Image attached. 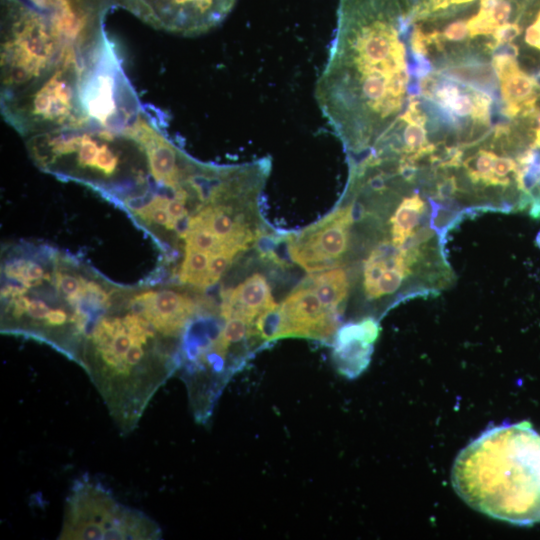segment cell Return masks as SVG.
Wrapping results in <instances>:
<instances>
[{"instance_id": "5b68a950", "label": "cell", "mask_w": 540, "mask_h": 540, "mask_svg": "<svg viewBox=\"0 0 540 540\" xmlns=\"http://www.w3.org/2000/svg\"><path fill=\"white\" fill-rule=\"evenodd\" d=\"M158 532L154 522L117 503L101 485L81 481L67 499L60 539H155Z\"/></svg>"}, {"instance_id": "ffe728a7", "label": "cell", "mask_w": 540, "mask_h": 540, "mask_svg": "<svg viewBox=\"0 0 540 540\" xmlns=\"http://www.w3.org/2000/svg\"><path fill=\"white\" fill-rule=\"evenodd\" d=\"M141 216L151 219L157 224L164 225L168 229H175L173 220L166 207H154L142 213Z\"/></svg>"}, {"instance_id": "9a60e30c", "label": "cell", "mask_w": 540, "mask_h": 540, "mask_svg": "<svg viewBox=\"0 0 540 540\" xmlns=\"http://www.w3.org/2000/svg\"><path fill=\"white\" fill-rule=\"evenodd\" d=\"M210 254L186 246V255L181 267L180 280L196 287H208Z\"/></svg>"}, {"instance_id": "d6986e66", "label": "cell", "mask_w": 540, "mask_h": 540, "mask_svg": "<svg viewBox=\"0 0 540 540\" xmlns=\"http://www.w3.org/2000/svg\"><path fill=\"white\" fill-rule=\"evenodd\" d=\"M57 280L61 291L69 297H76L82 290V279L79 281L73 275L58 273Z\"/></svg>"}, {"instance_id": "7a4b0ae2", "label": "cell", "mask_w": 540, "mask_h": 540, "mask_svg": "<svg viewBox=\"0 0 540 540\" xmlns=\"http://www.w3.org/2000/svg\"><path fill=\"white\" fill-rule=\"evenodd\" d=\"M81 46L28 0H1V101L48 77Z\"/></svg>"}, {"instance_id": "8992f818", "label": "cell", "mask_w": 540, "mask_h": 540, "mask_svg": "<svg viewBox=\"0 0 540 540\" xmlns=\"http://www.w3.org/2000/svg\"><path fill=\"white\" fill-rule=\"evenodd\" d=\"M237 0H123L122 8L155 29L197 36L220 25Z\"/></svg>"}, {"instance_id": "ba28073f", "label": "cell", "mask_w": 540, "mask_h": 540, "mask_svg": "<svg viewBox=\"0 0 540 540\" xmlns=\"http://www.w3.org/2000/svg\"><path fill=\"white\" fill-rule=\"evenodd\" d=\"M277 309L279 338H327L337 329L339 314L325 307L307 285L295 289Z\"/></svg>"}, {"instance_id": "6da1fadb", "label": "cell", "mask_w": 540, "mask_h": 540, "mask_svg": "<svg viewBox=\"0 0 540 540\" xmlns=\"http://www.w3.org/2000/svg\"><path fill=\"white\" fill-rule=\"evenodd\" d=\"M451 478L479 512L522 526L540 522V434L529 422L482 433L458 454Z\"/></svg>"}, {"instance_id": "ac0fdd59", "label": "cell", "mask_w": 540, "mask_h": 540, "mask_svg": "<svg viewBox=\"0 0 540 540\" xmlns=\"http://www.w3.org/2000/svg\"><path fill=\"white\" fill-rule=\"evenodd\" d=\"M81 8L90 16L104 20L112 8L122 7L123 0H77Z\"/></svg>"}, {"instance_id": "603a6c76", "label": "cell", "mask_w": 540, "mask_h": 540, "mask_svg": "<svg viewBox=\"0 0 540 540\" xmlns=\"http://www.w3.org/2000/svg\"><path fill=\"white\" fill-rule=\"evenodd\" d=\"M67 313L62 309H50L45 320L46 324L50 326H62L67 321Z\"/></svg>"}, {"instance_id": "7c38bea8", "label": "cell", "mask_w": 540, "mask_h": 540, "mask_svg": "<svg viewBox=\"0 0 540 540\" xmlns=\"http://www.w3.org/2000/svg\"><path fill=\"white\" fill-rule=\"evenodd\" d=\"M428 221L433 224V205L429 210L427 203L417 192L404 197L390 217L391 242L396 247L405 246L427 226Z\"/></svg>"}, {"instance_id": "8fae6325", "label": "cell", "mask_w": 540, "mask_h": 540, "mask_svg": "<svg viewBox=\"0 0 540 540\" xmlns=\"http://www.w3.org/2000/svg\"><path fill=\"white\" fill-rule=\"evenodd\" d=\"M194 303L185 295L172 290L147 292L141 312L165 334H175L194 312Z\"/></svg>"}, {"instance_id": "277c9868", "label": "cell", "mask_w": 540, "mask_h": 540, "mask_svg": "<svg viewBox=\"0 0 540 540\" xmlns=\"http://www.w3.org/2000/svg\"><path fill=\"white\" fill-rule=\"evenodd\" d=\"M80 90L90 126L125 130L144 108L105 31L84 50Z\"/></svg>"}, {"instance_id": "2e32d148", "label": "cell", "mask_w": 540, "mask_h": 540, "mask_svg": "<svg viewBox=\"0 0 540 540\" xmlns=\"http://www.w3.org/2000/svg\"><path fill=\"white\" fill-rule=\"evenodd\" d=\"M252 334H255L254 322L240 317L229 318L217 341V349L224 353L229 344L241 342Z\"/></svg>"}, {"instance_id": "5bb4252c", "label": "cell", "mask_w": 540, "mask_h": 540, "mask_svg": "<svg viewBox=\"0 0 540 540\" xmlns=\"http://www.w3.org/2000/svg\"><path fill=\"white\" fill-rule=\"evenodd\" d=\"M312 288L323 305L340 314L349 292V279L342 268H330L309 276L306 284Z\"/></svg>"}, {"instance_id": "e0dca14e", "label": "cell", "mask_w": 540, "mask_h": 540, "mask_svg": "<svg viewBox=\"0 0 540 540\" xmlns=\"http://www.w3.org/2000/svg\"><path fill=\"white\" fill-rule=\"evenodd\" d=\"M236 255L237 254L233 252H219L210 255L208 271L209 286L215 284L219 280Z\"/></svg>"}, {"instance_id": "30bf717a", "label": "cell", "mask_w": 540, "mask_h": 540, "mask_svg": "<svg viewBox=\"0 0 540 540\" xmlns=\"http://www.w3.org/2000/svg\"><path fill=\"white\" fill-rule=\"evenodd\" d=\"M266 278L255 273L222 293L221 315L254 322L263 312L277 307Z\"/></svg>"}, {"instance_id": "52a82bcc", "label": "cell", "mask_w": 540, "mask_h": 540, "mask_svg": "<svg viewBox=\"0 0 540 540\" xmlns=\"http://www.w3.org/2000/svg\"><path fill=\"white\" fill-rule=\"evenodd\" d=\"M352 222V205L338 209L292 243L290 249L293 260L307 271L337 267L348 250Z\"/></svg>"}, {"instance_id": "7402d4cb", "label": "cell", "mask_w": 540, "mask_h": 540, "mask_svg": "<svg viewBox=\"0 0 540 540\" xmlns=\"http://www.w3.org/2000/svg\"><path fill=\"white\" fill-rule=\"evenodd\" d=\"M49 311L50 309L44 301L34 299L30 300L26 312L30 318L34 320H42L46 318Z\"/></svg>"}, {"instance_id": "3957f363", "label": "cell", "mask_w": 540, "mask_h": 540, "mask_svg": "<svg viewBox=\"0 0 540 540\" xmlns=\"http://www.w3.org/2000/svg\"><path fill=\"white\" fill-rule=\"evenodd\" d=\"M84 51L73 52L48 77L1 101V114L20 135L32 137L90 126L81 100Z\"/></svg>"}, {"instance_id": "9c48e42d", "label": "cell", "mask_w": 540, "mask_h": 540, "mask_svg": "<svg viewBox=\"0 0 540 540\" xmlns=\"http://www.w3.org/2000/svg\"><path fill=\"white\" fill-rule=\"evenodd\" d=\"M378 335L379 325L372 317L342 326L336 333L333 351L338 371L349 378L359 375L370 361Z\"/></svg>"}, {"instance_id": "44dd1931", "label": "cell", "mask_w": 540, "mask_h": 540, "mask_svg": "<svg viewBox=\"0 0 540 540\" xmlns=\"http://www.w3.org/2000/svg\"><path fill=\"white\" fill-rule=\"evenodd\" d=\"M186 201L173 197L167 205V210L173 220L176 228L177 223L182 220L187 214Z\"/></svg>"}, {"instance_id": "4fadbf2b", "label": "cell", "mask_w": 540, "mask_h": 540, "mask_svg": "<svg viewBox=\"0 0 540 540\" xmlns=\"http://www.w3.org/2000/svg\"><path fill=\"white\" fill-rule=\"evenodd\" d=\"M228 206H206L198 214L213 233L229 248L244 250L253 240V234L240 217L234 216Z\"/></svg>"}]
</instances>
